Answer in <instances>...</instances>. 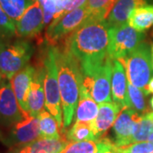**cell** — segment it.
Returning a JSON list of instances; mask_svg holds the SVG:
<instances>
[{
  "label": "cell",
  "mask_w": 153,
  "mask_h": 153,
  "mask_svg": "<svg viewBox=\"0 0 153 153\" xmlns=\"http://www.w3.org/2000/svg\"><path fill=\"white\" fill-rule=\"evenodd\" d=\"M145 38L142 32L135 30L128 23L110 27L108 55L111 60L125 58Z\"/></svg>",
  "instance_id": "cell-6"
},
{
  "label": "cell",
  "mask_w": 153,
  "mask_h": 153,
  "mask_svg": "<svg viewBox=\"0 0 153 153\" xmlns=\"http://www.w3.org/2000/svg\"><path fill=\"white\" fill-rule=\"evenodd\" d=\"M109 30L106 21L88 20L66 38L65 46L77 60L83 76H92L109 56Z\"/></svg>",
  "instance_id": "cell-1"
},
{
  "label": "cell",
  "mask_w": 153,
  "mask_h": 153,
  "mask_svg": "<svg viewBox=\"0 0 153 153\" xmlns=\"http://www.w3.org/2000/svg\"><path fill=\"white\" fill-rule=\"evenodd\" d=\"M150 105H151V107H152V109L153 111V96L151 99V100H150Z\"/></svg>",
  "instance_id": "cell-37"
},
{
  "label": "cell",
  "mask_w": 153,
  "mask_h": 153,
  "mask_svg": "<svg viewBox=\"0 0 153 153\" xmlns=\"http://www.w3.org/2000/svg\"><path fill=\"white\" fill-rule=\"evenodd\" d=\"M150 94H153V76H152V78L148 82L146 88V92H145L146 95H148Z\"/></svg>",
  "instance_id": "cell-34"
},
{
  "label": "cell",
  "mask_w": 153,
  "mask_h": 153,
  "mask_svg": "<svg viewBox=\"0 0 153 153\" xmlns=\"http://www.w3.org/2000/svg\"><path fill=\"white\" fill-rule=\"evenodd\" d=\"M4 80V76H3L2 73H1V71H0V85L2 84V82H3Z\"/></svg>",
  "instance_id": "cell-36"
},
{
  "label": "cell",
  "mask_w": 153,
  "mask_h": 153,
  "mask_svg": "<svg viewBox=\"0 0 153 153\" xmlns=\"http://www.w3.org/2000/svg\"><path fill=\"white\" fill-rule=\"evenodd\" d=\"M121 153H153L152 145L149 141L131 143L123 146H117Z\"/></svg>",
  "instance_id": "cell-29"
},
{
  "label": "cell",
  "mask_w": 153,
  "mask_h": 153,
  "mask_svg": "<svg viewBox=\"0 0 153 153\" xmlns=\"http://www.w3.org/2000/svg\"><path fill=\"white\" fill-rule=\"evenodd\" d=\"M40 138L38 117L28 116L12 126L8 143L14 146H23Z\"/></svg>",
  "instance_id": "cell-11"
},
{
  "label": "cell",
  "mask_w": 153,
  "mask_h": 153,
  "mask_svg": "<svg viewBox=\"0 0 153 153\" xmlns=\"http://www.w3.org/2000/svg\"><path fill=\"white\" fill-rule=\"evenodd\" d=\"M45 69L44 76V94L45 108L55 117L61 131L63 130V117L61 108L60 86L58 82V71L55 61V47H49L44 60Z\"/></svg>",
  "instance_id": "cell-4"
},
{
  "label": "cell",
  "mask_w": 153,
  "mask_h": 153,
  "mask_svg": "<svg viewBox=\"0 0 153 153\" xmlns=\"http://www.w3.org/2000/svg\"><path fill=\"white\" fill-rule=\"evenodd\" d=\"M3 37H4V35L3 33L0 31V44H1V41H2V38H3Z\"/></svg>",
  "instance_id": "cell-38"
},
{
  "label": "cell",
  "mask_w": 153,
  "mask_h": 153,
  "mask_svg": "<svg viewBox=\"0 0 153 153\" xmlns=\"http://www.w3.org/2000/svg\"><path fill=\"white\" fill-rule=\"evenodd\" d=\"M33 3V0H0V5L15 23Z\"/></svg>",
  "instance_id": "cell-25"
},
{
  "label": "cell",
  "mask_w": 153,
  "mask_h": 153,
  "mask_svg": "<svg viewBox=\"0 0 153 153\" xmlns=\"http://www.w3.org/2000/svg\"><path fill=\"white\" fill-rule=\"evenodd\" d=\"M33 1H35V0H33Z\"/></svg>",
  "instance_id": "cell-42"
},
{
  "label": "cell",
  "mask_w": 153,
  "mask_h": 153,
  "mask_svg": "<svg viewBox=\"0 0 153 153\" xmlns=\"http://www.w3.org/2000/svg\"><path fill=\"white\" fill-rule=\"evenodd\" d=\"M153 133V112L149 111L141 115L135 125L133 133L131 143L147 141L148 138Z\"/></svg>",
  "instance_id": "cell-24"
},
{
  "label": "cell",
  "mask_w": 153,
  "mask_h": 153,
  "mask_svg": "<svg viewBox=\"0 0 153 153\" xmlns=\"http://www.w3.org/2000/svg\"><path fill=\"white\" fill-rule=\"evenodd\" d=\"M66 139L69 142H77L85 140L97 141L92 127V123L76 122L66 132Z\"/></svg>",
  "instance_id": "cell-22"
},
{
  "label": "cell",
  "mask_w": 153,
  "mask_h": 153,
  "mask_svg": "<svg viewBox=\"0 0 153 153\" xmlns=\"http://www.w3.org/2000/svg\"><path fill=\"white\" fill-rule=\"evenodd\" d=\"M30 116L20 106L10 80L4 79L0 85V121L5 126H13Z\"/></svg>",
  "instance_id": "cell-9"
},
{
  "label": "cell",
  "mask_w": 153,
  "mask_h": 153,
  "mask_svg": "<svg viewBox=\"0 0 153 153\" xmlns=\"http://www.w3.org/2000/svg\"><path fill=\"white\" fill-rule=\"evenodd\" d=\"M145 95L146 94L141 89L128 82V107L136 111L138 113L141 115L149 112L146 104Z\"/></svg>",
  "instance_id": "cell-27"
},
{
  "label": "cell",
  "mask_w": 153,
  "mask_h": 153,
  "mask_svg": "<svg viewBox=\"0 0 153 153\" xmlns=\"http://www.w3.org/2000/svg\"><path fill=\"white\" fill-rule=\"evenodd\" d=\"M112 60L109 56L92 76H83L80 90L89 94L99 104L111 101Z\"/></svg>",
  "instance_id": "cell-8"
},
{
  "label": "cell",
  "mask_w": 153,
  "mask_h": 153,
  "mask_svg": "<svg viewBox=\"0 0 153 153\" xmlns=\"http://www.w3.org/2000/svg\"><path fill=\"white\" fill-rule=\"evenodd\" d=\"M90 19L86 4L71 10L63 16L54 19L47 27L45 39L50 45H54L62 38L74 33L83 23Z\"/></svg>",
  "instance_id": "cell-7"
},
{
  "label": "cell",
  "mask_w": 153,
  "mask_h": 153,
  "mask_svg": "<svg viewBox=\"0 0 153 153\" xmlns=\"http://www.w3.org/2000/svg\"><path fill=\"white\" fill-rule=\"evenodd\" d=\"M99 112V105L89 94L80 90L76 108V122L93 123Z\"/></svg>",
  "instance_id": "cell-18"
},
{
  "label": "cell",
  "mask_w": 153,
  "mask_h": 153,
  "mask_svg": "<svg viewBox=\"0 0 153 153\" xmlns=\"http://www.w3.org/2000/svg\"><path fill=\"white\" fill-rule=\"evenodd\" d=\"M141 114L130 107H123L113 124L115 145L123 146L131 144L132 136L135 125L140 120Z\"/></svg>",
  "instance_id": "cell-12"
},
{
  "label": "cell",
  "mask_w": 153,
  "mask_h": 153,
  "mask_svg": "<svg viewBox=\"0 0 153 153\" xmlns=\"http://www.w3.org/2000/svg\"><path fill=\"white\" fill-rule=\"evenodd\" d=\"M152 66H153V46H152Z\"/></svg>",
  "instance_id": "cell-39"
},
{
  "label": "cell",
  "mask_w": 153,
  "mask_h": 153,
  "mask_svg": "<svg viewBox=\"0 0 153 153\" xmlns=\"http://www.w3.org/2000/svg\"><path fill=\"white\" fill-rule=\"evenodd\" d=\"M55 55L61 97L63 124L64 128H67L72 122L78 103L83 74L77 60L66 46L63 49L55 47Z\"/></svg>",
  "instance_id": "cell-2"
},
{
  "label": "cell",
  "mask_w": 153,
  "mask_h": 153,
  "mask_svg": "<svg viewBox=\"0 0 153 153\" xmlns=\"http://www.w3.org/2000/svg\"><path fill=\"white\" fill-rule=\"evenodd\" d=\"M119 60L125 67L128 82L145 94L153 73L152 47L141 42L125 58Z\"/></svg>",
  "instance_id": "cell-3"
},
{
  "label": "cell",
  "mask_w": 153,
  "mask_h": 153,
  "mask_svg": "<svg viewBox=\"0 0 153 153\" xmlns=\"http://www.w3.org/2000/svg\"><path fill=\"white\" fill-rule=\"evenodd\" d=\"M116 153H121V152H119L118 151H117H117H116Z\"/></svg>",
  "instance_id": "cell-41"
},
{
  "label": "cell",
  "mask_w": 153,
  "mask_h": 153,
  "mask_svg": "<svg viewBox=\"0 0 153 153\" xmlns=\"http://www.w3.org/2000/svg\"><path fill=\"white\" fill-rule=\"evenodd\" d=\"M147 141H149V142L151 143L152 145V146H153V133L150 135V137L148 138V140Z\"/></svg>",
  "instance_id": "cell-35"
},
{
  "label": "cell",
  "mask_w": 153,
  "mask_h": 153,
  "mask_svg": "<svg viewBox=\"0 0 153 153\" xmlns=\"http://www.w3.org/2000/svg\"><path fill=\"white\" fill-rule=\"evenodd\" d=\"M69 141L66 137L60 139H50V138H39L34 142L29 144V147L32 153H38L39 152H45L48 153H61Z\"/></svg>",
  "instance_id": "cell-20"
},
{
  "label": "cell",
  "mask_w": 153,
  "mask_h": 153,
  "mask_svg": "<svg viewBox=\"0 0 153 153\" xmlns=\"http://www.w3.org/2000/svg\"><path fill=\"white\" fill-rule=\"evenodd\" d=\"M44 76L45 69L44 65L35 68L28 95V112L30 116L38 117L45 107Z\"/></svg>",
  "instance_id": "cell-13"
},
{
  "label": "cell",
  "mask_w": 153,
  "mask_h": 153,
  "mask_svg": "<svg viewBox=\"0 0 153 153\" xmlns=\"http://www.w3.org/2000/svg\"><path fill=\"white\" fill-rule=\"evenodd\" d=\"M123 108V107L114 101L100 104L98 115L92 123L94 133L97 138V140L100 138H103L109 128L113 126L115 121Z\"/></svg>",
  "instance_id": "cell-14"
},
{
  "label": "cell",
  "mask_w": 153,
  "mask_h": 153,
  "mask_svg": "<svg viewBox=\"0 0 153 153\" xmlns=\"http://www.w3.org/2000/svg\"><path fill=\"white\" fill-rule=\"evenodd\" d=\"M97 145L94 140L69 142L61 153H95Z\"/></svg>",
  "instance_id": "cell-28"
},
{
  "label": "cell",
  "mask_w": 153,
  "mask_h": 153,
  "mask_svg": "<svg viewBox=\"0 0 153 153\" xmlns=\"http://www.w3.org/2000/svg\"><path fill=\"white\" fill-rule=\"evenodd\" d=\"M111 94L114 102L122 107H128V78L125 67L119 60H112Z\"/></svg>",
  "instance_id": "cell-16"
},
{
  "label": "cell",
  "mask_w": 153,
  "mask_h": 153,
  "mask_svg": "<svg viewBox=\"0 0 153 153\" xmlns=\"http://www.w3.org/2000/svg\"><path fill=\"white\" fill-rule=\"evenodd\" d=\"M128 24L142 33L153 26V4H146L135 9L128 17Z\"/></svg>",
  "instance_id": "cell-19"
},
{
  "label": "cell",
  "mask_w": 153,
  "mask_h": 153,
  "mask_svg": "<svg viewBox=\"0 0 153 153\" xmlns=\"http://www.w3.org/2000/svg\"><path fill=\"white\" fill-rule=\"evenodd\" d=\"M117 0H87L86 6L89 20L106 21Z\"/></svg>",
  "instance_id": "cell-23"
},
{
  "label": "cell",
  "mask_w": 153,
  "mask_h": 153,
  "mask_svg": "<svg viewBox=\"0 0 153 153\" xmlns=\"http://www.w3.org/2000/svg\"><path fill=\"white\" fill-rule=\"evenodd\" d=\"M97 149L95 153H116L117 146L108 138H100L96 141Z\"/></svg>",
  "instance_id": "cell-31"
},
{
  "label": "cell",
  "mask_w": 153,
  "mask_h": 153,
  "mask_svg": "<svg viewBox=\"0 0 153 153\" xmlns=\"http://www.w3.org/2000/svg\"><path fill=\"white\" fill-rule=\"evenodd\" d=\"M39 123V133L41 138H50V139H60V126L55 117L49 111L44 110L38 116Z\"/></svg>",
  "instance_id": "cell-21"
},
{
  "label": "cell",
  "mask_w": 153,
  "mask_h": 153,
  "mask_svg": "<svg viewBox=\"0 0 153 153\" xmlns=\"http://www.w3.org/2000/svg\"><path fill=\"white\" fill-rule=\"evenodd\" d=\"M34 71H35V67L27 65L21 71H18L10 80L11 87L16 94V97L19 102L20 106L27 114H29L27 104L28 95L30 92L31 82H32Z\"/></svg>",
  "instance_id": "cell-15"
},
{
  "label": "cell",
  "mask_w": 153,
  "mask_h": 153,
  "mask_svg": "<svg viewBox=\"0 0 153 153\" xmlns=\"http://www.w3.org/2000/svg\"><path fill=\"white\" fill-rule=\"evenodd\" d=\"M149 0H117L106 22L110 27H117L128 23V17L135 9L146 5Z\"/></svg>",
  "instance_id": "cell-17"
},
{
  "label": "cell",
  "mask_w": 153,
  "mask_h": 153,
  "mask_svg": "<svg viewBox=\"0 0 153 153\" xmlns=\"http://www.w3.org/2000/svg\"><path fill=\"white\" fill-rule=\"evenodd\" d=\"M34 48L26 40L0 44V71L4 79L10 80L18 71L27 66Z\"/></svg>",
  "instance_id": "cell-5"
},
{
  "label": "cell",
  "mask_w": 153,
  "mask_h": 153,
  "mask_svg": "<svg viewBox=\"0 0 153 153\" xmlns=\"http://www.w3.org/2000/svg\"><path fill=\"white\" fill-rule=\"evenodd\" d=\"M87 0H63V16L86 4Z\"/></svg>",
  "instance_id": "cell-32"
},
{
  "label": "cell",
  "mask_w": 153,
  "mask_h": 153,
  "mask_svg": "<svg viewBox=\"0 0 153 153\" xmlns=\"http://www.w3.org/2000/svg\"><path fill=\"white\" fill-rule=\"evenodd\" d=\"M9 153H32L29 146H15Z\"/></svg>",
  "instance_id": "cell-33"
},
{
  "label": "cell",
  "mask_w": 153,
  "mask_h": 153,
  "mask_svg": "<svg viewBox=\"0 0 153 153\" xmlns=\"http://www.w3.org/2000/svg\"><path fill=\"white\" fill-rule=\"evenodd\" d=\"M38 153H48V152H39Z\"/></svg>",
  "instance_id": "cell-40"
},
{
  "label": "cell",
  "mask_w": 153,
  "mask_h": 153,
  "mask_svg": "<svg viewBox=\"0 0 153 153\" xmlns=\"http://www.w3.org/2000/svg\"><path fill=\"white\" fill-rule=\"evenodd\" d=\"M0 31L4 36L16 35V23L0 5Z\"/></svg>",
  "instance_id": "cell-30"
},
{
  "label": "cell",
  "mask_w": 153,
  "mask_h": 153,
  "mask_svg": "<svg viewBox=\"0 0 153 153\" xmlns=\"http://www.w3.org/2000/svg\"><path fill=\"white\" fill-rule=\"evenodd\" d=\"M44 27L43 9L38 0H35L16 22V35L21 38L36 37Z\"/></svg>",
  "instance_id": "cell-10"
},
{
  "label": "cell",
  "mask_w": 153,
  "mask_h": 153,
  "mask_svg": "<svg viewBox=\"0 0 153 153\" xmlns=\"http://www.w3.org/2000/svg\"><path fill=\"white\" fill-rule=\"evenodd\" d=\"M44 12V26L54 19L63 16V0H38Z\"/></svg>",
  "instance_id": "cell-26"
}]
</instances>
